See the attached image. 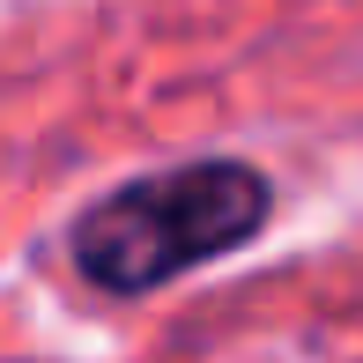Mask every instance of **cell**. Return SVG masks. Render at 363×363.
<instances>
[{"mask_svg": "<svg viewBox=\"0 0 363 363\" xmlns=\"http://www.w3.org/2000/svg\"><path fill=\"white\" fill-rule=\"evenodd\" d=\"M267 208L274 193L252 163H178L104 193L74 223V267L111 296H141L259 238Z\"/></svg>", "mask_w": 363, "mask_h": 363, "instance_id": "obj_1", "label": "cell"}]
</instances>
